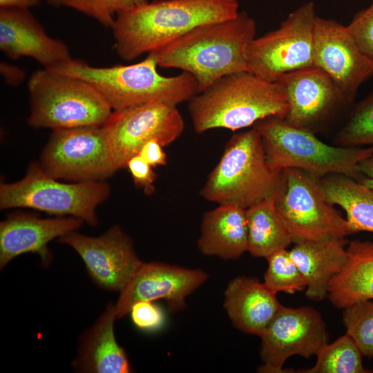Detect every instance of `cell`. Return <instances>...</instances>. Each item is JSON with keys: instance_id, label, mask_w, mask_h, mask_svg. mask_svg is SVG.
I'll return each mask as SVG.
<instances>
[{"instance_id": "obj_1", "label": "cell", "mask_w": 373, "mask_h": 373, "mask_svg": "<svg viewBox=\"0 0 373 373\" xmlns=\"http://www.w3.org/2000/svg\"><path fill=\"white\" fill-rule=\"evenodd\" d=\"M238 0H154L117 13L111 27L115 48L133 61L191 30L227 20L239 12Z\"/></svg>"}, {"instance_id": "obj_2", "label": "cell", "mask_w": 373, "mask_h": 373, "mask_svg": "<svg viewBox=\"0 0 373 373\" xmlns=\"http://www.w3.org/2000/svg\"><path fill=\"white\" fill-rule=\"evenodd\" d=\"M256 34L254 19L239 12L227 20L197 27L148 55L158 66L192 75L199 93L227 75L249 71L246 52Z\"/></svg>"}, {"instance_id": "obj_3", "label": "cell", "mask_w": 373, "mask_h": 373, "mask_svg": "<svg viewBox=\"0 0 373 373\" xmlns=\"http://www.w3.org/2000/svg\"><path fill=\"white\" fill-rule=\"evenodd\" d=\"M288 109L276 82L249 71L227 75L189 101V115L198 133L213 128L236 131L271 116L284 118Z\"/></svg>"}, {"instance_id": "obj_4", "label": "cell", "mask_w": 373, "mask_h": 373, "mask_svg": "<svg viewBox=\"0 0 373 373\" xmlns=\"http://www.w3.org/2000/svg\"><path fill=\"white\" fill-rule=\"evenodd\" d=\"M157 66L147 55L144 60L130 65L95 67L72 59L48 70L88 83L113 110L151 102L177 106L198 93L192 75L182 72L165 77L157 72Z\"/></svg>"}, {"instance_id": "obj_5", "label": "cell", "mask_w": 373, "mask_h": 373, "mask_svg": "<svg viewBox=\"0 0 373 373\" xmlns=\"http://www.w3.org/2000/svg\"><path fill=\"white\" fill-rule=\"evenodd\" d=\"M253 127L261 137L270 167L278 172L294 168L318 178L338 173L360 182L364 177L358 171V164L373 153V146L329 145L314 133L292 126L278 116L262 119Z\"/></svg>"}, {"instance_id": "obj_6", "label": "cell", "mask_w": 373, "mask_h": 373, "mask_svg": "<svg viewBox=\"0 0 373 373\" xmlns=\"http://www.w3.org/2000/svg\"><path fill=\"white\" fill-rule=\"evenodd\" d=\"M282 171L273 170L259 133L254 127L233 135L200 191L205 200L247 209L275 194Z\"/></svg>"}, {"instance_id": "obj_7", "label": "cell", "mask_w": 373, "mask_h": 373, "mask_svg": "<svg viewBox=\"0 0 373 373\" xmlns=\"http://www.w3.org/2000/svg\"><path fill=\"white\" fill-rule=\"evenodd\" d=\"M30 113L28 124L52 130L102 126L112 108L88 83L76 78L38 70L28 82Z\"/></svg>"}, {"instance_id": "obj_8", "label": "cell", "mask_w": 373, "mask_h": 373, "mask_svg": "<svg viewBox=\"0 0 373 373\" xmlns=\"http://www.w3.org/2000/svg\"><path fill=\"white\" fill-rule=\"evenodd\" d=\"M111 188L106 180L66 183L49 175L37 161L25 176L0 184V208H30L58 216H73L95 227L97 207L106 201Z\"/></svg>"}, {"instance_id": "obj_9", "label": "cell", "mask_w": 373, "mask_h": 373, "mask_svg": "<svg viewBox=\"0 0 373 373\" xmlns=\"http://www.w3.org/2000/svg\"><path fill=\"white\" fill-rule=\"evenodd\" d=\"M275 206L294 243L352 234L347 219L326 200L319 178L305 171H282Z\"/></svg>"}, {"instance_id": "obj_10", "label": "cell", "mask_w": 373, "mask_h": 373, "mask_svg": "<svg viewBox=\"0 0 373 373\" xmlns=\"http://www.w3.org/2000/svg\"><path fill=\"white\" fill-rule=\"evenodd\" d=\"M316 17L314 2H305L289 13L278 28L255 37L246 52L249 71L276 82L286 73L314 66Z\"/></svg>"}, {"instance_id": "obj_11", "label": "cell", "mask_w": 373, "mask_h": 373, "mask_svg": "<svg viewBox=\"0 0 373 373\" xmlns=\"http://www.w3.org/2000/svg\"><path fill=\"white\" fill-rule=\"evenodd\" d=\"M39 163L51 177L71 182L105 180L117 171L102 126L52 130Z\"/></svg>"}, {"instance_id": "obj_12", "label": "cell", "mask_w": 373, "mask_h": 373, "mask_svg": "<svg viewBox=\"0 0 373 373\" xmlns=\"http://www.w3.org/2000/svg\"><path fill=\"white\" fill-rule=\"evenodd\" d=\"M102 126L119 171L149 140L156 139L163 146L175 142L184 122L177 106L151 102L114 110Z\"/></svg>"}, {"instance_id": "obj_13", "label": "cell", "mask_w": 373, "mask_h": 373, "mask_svg": "<svg viewBox=\"0 0 373 373\" xmlns=\"http://www.w3.org/2000/svg\"><path fill=\"white\" fill-rule=\"evenodd\" d=\"M263 364L258 372H287L285 361L300 355L308 359L328 343V334L321 314L310 307L281 306L260 336Z\"/></svg>"}, {"instance_id": "obj_14", "label": "cell", "mask_w": 373, "mask_h": 373, "mask_svg": "<svg viewBox=\"0 0 373 373\" xmlns=\"http://www.w3.org/2000/svg\"><path fill=\"white\" fill-rule=\"evenodd\" d=\"M314 64L331 77L350 106L360 86L373 75V63L347 26L318 16L314 32Z\"/></svg>"}, {"instance_id": "obj_15", "label": "cell", "mask_w": 373, "mask_h": 373, "mask_svg": "<svg viewBox=\"0 0 373 373\" xmlns=\"http://www.w3.org/2000/svg\"><path fill=\"white\" fill-rule=\"evenodd\" d=\"M276 82L289 106L283 119L296 128L315 133L350 106L331 77L315 66L286 73Z\"/></svg>"}, {"instance_id": "obj_16", "label": "cell", "mask_w": 373, "mask_h": 373, "mask_svg": "<svg viewBox=\"0 0 373 373\" xmlns=\"http://www.w3.org/2000/svg\"><path fill=\"white\" fill-rule=\"evenodd\" d=\"M59 242L72 247L93 281L107 290L120 291L142 262L131 238L118 225L97 237L74 231L60 237Z\"/></svg>"}, {"instance_id": "obj_17", "label": "cell", "mask_w": 373, "mask_h": 373, "mask_svg": "<svg viewBox=\"0 0 373 373\" xmlns=\"http://www.w3.org/2000/svg\"><path fill=\"white\" fill-rule=\"evenodd\" d=\"M208 275L200 269H189L162 262H142L131 280L119 291L115 304L117 318L130 313L141 301L164 300L172 312L186 307V297L202 285Z\"/></svg>"}, {"instance_id": "obj_18", "label": "cell", "mask_w": 373, "mask_h": 373, "mask_svg": "<svg viewBox=\"0 0 373 373\" xmlns=\"http://www.w3.org/2000/svg\"><path fill=\"white\" fill-rule=\"evenodd\" d=\"M0 48L10 59L29 57L46 69L72 59L68 46L49 37L28 8H1Z\"/></svg>"}, {"instance_id": "obj_19", "label": "cell", "mask_w": 373, "mask_h": 373, "mask_svg": "<svg viewBox=\"0 0 373 373\" xmlns=\"http://www.w3.org/2000/svg\"><path fill=\"white\" fill-rule=\"evenodd\" d=\"M84 222L73 216L41 218L25 213H14L0 222V267L23 254L39 256L43 265L52 260L48 244L77 231Z\"/></svg>"}, {"instance_id": "obj_20", "label": "cell", "mask_w": 373, "mask_h": 373, "mask_svg": "<svg viewBox=\"0 0 373 373\" xmlns=\"http://www.w3.org/2000/svg\"><path fill=\"white\" fill-rule=\"evenodd\" d=\"M115 305L108 304L95 323L82 336L72 363L75 370L86 373H128L132 369L127 355L117 342Z\"/></svg>"}, {"instance_id": "obj_21", "label": "cell", "mask_w": 373, "mask_h": 373, "mask_svg": "<svg viewBox=\"0 0 373 373\" xmlns=\"http://www.w3.org/2000/svg\"><path fill=\"white\" fill-rule=\"evenodd\" d=\"M276 295L256 278L237 277L225 290L224 306L236 327L260 337L282 306Z\"/></svg>"}, {"instance_id": "obj_22", "label": "cell", "mask_w": 373, "mask_h": 373, "mask_svg": "<svg viewBox=\"0 0 373 373\" xmlns=\"http://www.w3.org/2000/svg\"><path fill=\"white\" fill-rule=\"evenodd\" d=\"M347 243L345 238L307 240L295 243L289 251L305 279L308 299L321 300L327 296L330 282L347 261Z\"/></svg>"}, {"instance_id": "obj_23", "label": "cell", "mask_w": 373, "mask_h": 373, "mask_svg": "<svg viewBox=\"0 0 373 373\" xmlns=\"http://www.w3.org/2000/svg\"><path fill=\"white\" fill-rule=\"evenodd\" d=\"M201 252L222 259H236L248 249L246 209L219 204L204 214L198 240Z\"/></svg>"}, {"instance_id": "obj_24", "label": "cell", "mask_w": 373, "mask_h": 373, "mask_svg": "<svg viewBox=\"0 0 373 373\" xmlns=\"http://www.w3.org/2000/svg\"><path fill=\"white\" fill-rule=\"evenodd\" d=\"M346 249L347 261L330 282L327 294L332 305L342 309L373 299V242L354 240Z\"/></svg>"}, {"instance_id": "obj_25", "label": "cell", "mask_w": 373, "mask_h": 373, "mask_svg": "<svg viewBox=\"0 0 373 373\" xmlns=\"http://www.w3.org/2000/svg\"><path fill=\"white\" fill-rule=\"evenodd\" d=\"M326 200L346 213L352 233H373V190L343 174L332 173L319 178Z\"/></svg>"}, {"instance_id": "obj_26", "label": "cell", "mask_w": 373, "mask_h": 373, "mask_svg": "<svg viewBox=\"0 0 373 373\" xmlns=\"http://www.w3.org/2000/svg\"><path fill=\"white\" fill-rule=\"evenodd\" d=\"M276 193L246 209L247 251L254 256L267 258L292 243L291 236L276 209Z\"/></svg>"}, {"instance_id": "obj_27", "label": "cell", "mask_w": 373, "mask_h": 373, "mask_svg": "<svg viewBox=\"0 0 373 373\" xmlns=\"http://www.w3.org/2000/svg\"><path fill=\"white\" fill-rule=\"evenodd\" d=\"M314 367L298 371L304 373H369L362 363L363 356L353 341L345 334L334 343H327L316 354Z\"/></svg>"}, {"instance_id": "obj_28", "label": "cell", "mask_w": 373, "mask_h": 373, "mask_svg": "<svg viewBox=\"0 0 373 373\" xmlns=\"http://www.w3.org/2000/svg\"><path fill=\"white\" fill-rule=\"evenodd\" d=\"M334 142L345 147L373 146V91L353 106Z\"/></svg>"}, {"instance_id": "obj_29", "label": "cell", "mask_w": 373, "mask_h": 373, "mask_svg": "<svg viewBox=\"0 0 373 373\" xmlns=\"http://www.w3.org/2000/svg\"><path fill=\"white\" fill-rule=\"evenodd\" d=\"M268 268L265 274V285L273 293L294 294L306 289L304 276L295 264L289 251L278 250L267 258Z\"/></svg>"}, {"instance_id": "obj_30", "label": "cell", "mask_w": 373, "mask_h": 373, "mask_svg": "<svg viewBox=\"0 0 373 373\" xmlns=\"http://www.w3.org/2000/svg\"><path fill=\"white\" fill-rule=\"evenodd\" d=\"M343 309L346 334L353 339L363 356L373 358V301H358Z\"/></svg>"}, {"instance_id": "obj_31", "label": "cell", "mask_w": 373, "mask_h": 373, "mask_svg": "<svg viewBox=\"0 0 373 373\" xmlns=\"http://www.w3.org/2000/svg\"><path fill=\"white\" fill-rule=\"evenodd\" d=\"M146 2L148 0H65L63 5L111 28L117 13Z\"/></svg>"}, {"instance_id": "obj_32", "label": "cell", "mask_w": 373, "mask_h": 373, "mask_svg": "<svg viewBox=\"0 0 373 373\" xmlns=\"http://www.w3.org/2000/svg\"><path fill=\"white\" fill-rule=\"evenodd\" d=\"M346 26L360 49L373 63V1L370 6L356 13Z\"/></svg>"}, {"instance_id": "obj_33", "label": "cell", "mask_w": 373, "mask_h": 373, "mask_svg": "<svg viewBox=\"0 0 373 373\" xmlns=\"http://www.w3.org/2000/svg\"><path fill=\"white\" fill-rule=\"evenodd\" d=\"M129 314L134 325L144 331L157 330L164 322L163 311L153 301H141L135 303Z\"/></svg>"}, {"instance_id": "obj_34", "label": "cell", "mask_w": 373, "mask_h": 373, "mask_svg": "<svg viewBox=\"0 0 373 373\" xmlns=\"http://www.w3.org/2000/svg\"><path fill=\"white\" fill-rule=\"evenodd\" d=\"M153 168L139 154L131 157L126 164L135 186L142 188L146 195L155 191L154 182L157 174Z\"/></svg>"}, {"instance_id": "obj_35", "label": "cell", "mask_w": 373, "mask_h": 373, "mask_svg": "<svg viewBox=\"0 0 373 373\" xmlns=\"http://www.w3.org/2000/svg\"><path fill=\"white\" fill-rule=\"evenodd\" d=\"M163 146L156 139L147 142L142 147L139 155L153 167L163 166L166 164V155Z\"/></svg>"}, {"instance_id": "obj_36", "label": "cell", "mask_w": 373, "mask_h": 373, "mask_svg": "<svg viewBox=\"0 0 373 373\" xmlns=\"http://www.w3.org/2000/svg\"><path fill=\"white\" fill-rule=\"evenodd\" d=\"M1 72L7 82L12 84L20 83L24 77L23 72L19 68L8 65L6 63L1 64Z\"/></svg>"}, {"instance_id": "obj_37", "label": "cell", "mask_w": 373, "mask_h": 373, "mask_svg": "<svg viewBox=\"0 0 373 373\" xmlns=\"http://www.w3.org/2000/svg\"><path fill=\"white\" fill-rule=\"evenodd\" d=\"M39 0H0L1 8H28L37 6Z\"/></svg>"}, {"instance_id": "obj_38", "label": "cell", "mask_w": 373, "mask_h": 373, "mask_svg": "<svg viewBox=\"0 0 373 373\" xmlns=\"http://www.w3.org/2000/svg\"><path fill=\"white\" fill-rule=\"evenodd\" d=\"M358 169L364 178L373 179V153L360 162Z\"/></svg>"}, {"instance_id": "obj_39", "label": "cell", "mask_w": 373, "mask_h": 373, "mask_svg": "<svg viewBox=\"0 0 373 373\" xmlns=\"http://www.w3.org/2000/svg\"><path fill=\"white\" fill-rule=\"evenodd\" d=\"M360 182L365 186L372 189L373 190V179L369 178H363Z\"/></svg>"}, {"instance_id": "obj_40", "label": "cell", "mask_w": 373, "mask_h": 373, "mask_svg": "<svg viewBox=\"0 0 373 373\" xmlns=\"http://www.w3.org/2000/svg\"><path fill=\"white\" fill-rule=\"evenodd\" d=\"M49 3L52 5L59 6L63 5V3L65 0H48Z\"/></svg>"}]
</instances>
